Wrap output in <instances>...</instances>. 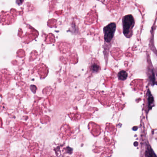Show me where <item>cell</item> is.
<instances>
[{"mask_svg": "<svg viewBox=\"0 0 157 157\" xmlns=\"http://www.w3.org/2000/svg\"><path fill=\"white\" fill-rule=\"evenodd\" d=\"M123 33L127 37H130L132 33V29L135 21L132 15H126L123 19Z\"/></svg>", "mask_w": 157, "mask_h": 157, "instance_id": "1", "label": "cell"}, {"mask_svg": "<svg viewBox=\"0 0 157 157\" xmlns=\"http://www.w3.org/2000/svg\"><path fill=\"white\" fill-rule=\"evenodd\" d=\"M116 24L114 23H111L104 28V40L106 43H109L112 41L115 32Z\"/></svg>", "mask_w": 157, "mask_h": 157, "instance_id": "2", "label": "cell"}, {"mask_svg": "<svg viewBox=\"0 0 157 157\" xmlns=\"http://www.w3.org/2000/svg\"><path fill=\"white\" fill-rule=\"evenodd\" d=\"M147 95L148 106L149 109L150 110L154 105V98L149 90L147 93Z\"/></svg>", "mask_w": 157, "mask_h": 157, "instance_id": "3", "label": "cell"}, {"mask_svg": "<svg viewBox=\"0 0 157 157\" xmlns=\"http://www.w3.org/2000/svg\"><path fill=\"white\" fill-rule=\"evenodd\" d=\"M90 70L92 72H97L100 70V66L95 61H93L90 65Z\"/></svg>", "mask_w": 157, "mask_h": 157, "instance_id": "4", "label": "cell"}, {"mask_svg": "<svg viewBox=\"0 0 157 157\" xmlns=\"http://www.w3.org/2000/svg\"><path fill=\"white\" fill-rule=\"evenodd\" d=\"M128 73L125 71H121L118 74V78L119 80H124L127 78Z\"/></svg>", "mask_w": 157, "mask_h": 157, "instance_id": "5", "label": "cell"}, {"mask_svg": "<svg viewBox=\"0 0 157 157\" xmlns=\"http://www.w3.org/2000/svg\"></svg>", "mask_w": 157, "mask_h": 157, "instance_id": "6", "label": "cell"}]
</instances>
